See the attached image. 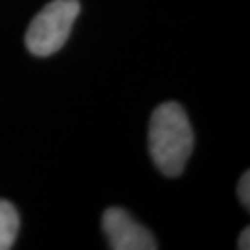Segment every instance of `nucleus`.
<instances>
[{
  "label": "nucleus",
  "mask_w": 250,
  "mask_h": 250,
  "mask_svg": "<svg viewBox=\"0 0 250 250\" xmlns=\"http://www.w3.org/2000/svg\"><path fill=\"white\" fill-rule=\"evenodd\" d=\"M78 13H80L78 0L48 2L28 26V50L36 56H50L58 52L69 39V34H71Z\"/></svg>",
  "instance_id": "obj_2"
},
{
  "label": "nucleus",
  "mask_w": 250,
  "mask_h": 250,
  "mask_svg": "<svg viewBox=\"0 0 250 250\" xmlns=\"http://www.w3.org/2000/svg\"><path fill=\"white\" fill-rule=\"evenodd\" d=\"M237 193H239V200L241 204L249 209L250 208V172L247 170L239 180V186H237Z\"/></svg>",
  "instance_id": "obj_5"
},
{
  "label": "nucleus",
  "mask_w": 250,
  "mask_h": 250,
  "mask_svg": "<svg viewBox=\"0 0 250 250\" xmlns=\"http://www.w3.org/2000/svg\"><path fill=\"white\" fill-rule=\"evenodd\" d=\"M102 230L113 250H156L158 243L145 226L135 223L128 211L109 208L102 215Z\"/></svg>",
  "instance_id": "obj_3"
},
{
  "label": "nucleus",
  "mask_w": 250,
  "mask_h": 250,
  "mask_svg": "<svg viewBox=\"0 0 250 250\" xmlns=\"http://www.w3.org/2000/svg\"><path fill=\"white\" fill-rule=\"evenodd\" d=\"M239 250H249L250 249V230L249 228H243L241 235H239Z\"/></svg>",
  "instance_id": "obj_6"
},
{
  "label": "nucleus",
  "mask_w": 250,
  "mask_h": 250,
  "mask_svg": "<svg viewBox=\"0 0 250 250\" xmlns=\"http://www.w3.org/2000/svg\"><path fill=\"white\" fill-rule=\"evenodd\" d=\"M19 233V213L8 200L0 198V250L13 247Z\"/></svg>",
  "instance_id": "obj_4"
},
{
  "label": "nucleus",
  "mask_w": 250,
  "mask_h": 250,
  "mask_svg": "<svg viewBox=\"0 0 250 250\" xmlns=\"http://www.w3.org/2000/svg\"><path fill=\"white\" fill-rule=\"evenodd\" d=\"M193 130L184 107L165 102L154 109L148 126L152 161L165 176H178L193 152Z\"/></svg>",
  "instance_id": "obj_1"
}]
</instances>
